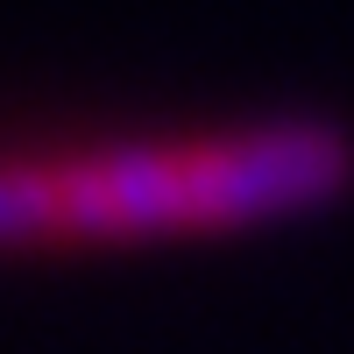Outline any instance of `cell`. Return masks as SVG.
I'll return each mask as SVG.
<instances>
[{
  "mask_svg": "<svg viewBox=\"0 0 354 354\" xmlns=\"http://www.w3.org/2000/svg\"><path fill=\"white\" fill-rule=\"evenodd\" d=\"M57 241L50 213V156H8L0 163V248Z\"/></svg>",
  "mask_w": 354,
  "mask_h": 354,
  "instance_id": "cell-2",
  "label": "cell"
},
{
  "mask_svg": "<svg viewBox=\"0 0 354 354\" xmlns=\"http://www.w3.org/2000/svg\"><path fill=\"white\" fill-rule=\"evenodd\" d=\"M50 213H57V241L213 227L205 142H128V149H100V156H64L50 163Z\"/></svg>",
  "mask_w": 354,
  "mask_h": 354,
  "instance_id": "cell-1",
  "label": "cell"
}]
</instances>
